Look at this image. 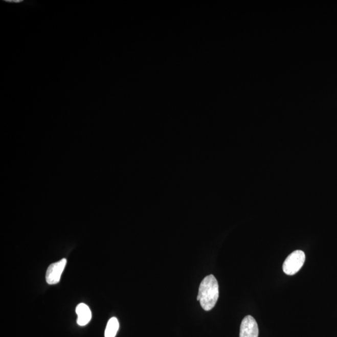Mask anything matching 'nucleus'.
<instances>
[{"instance_id": "obj_1", "label": "nucleus", "mask_w": 337, "mask_h": 337, "mask_svg": "<svg viewBox=\"0 0 337 337\" xmlns=\"http://www.w3.org/2000/svg\"><path fill=\"white\" fill-rule=\"evenodd\" d=\"M219 296V284L213 275L205 277L201 282L197 297L201 307L206 311L212 309L216 305Z\"/></svg>"}, {"instance_id": "obj_2", "label": "nucleus", "mask_w": 337, "mask_h": 337, "mask_svg": "<svg viewBox=\"0 0 337 337\" xmlns=\"http://www.w3.org/2000/svg\"><path fill=\"white\" fill-rule=\"evenodd\" d=\"M305 261V254L302 251L293 252L285 259L283 264V271L288 276H293L298 273L304 265Z\"/></svg>"}, {"instance_id": "obj_3", "label": "nucleus", "mask_w": 337, "mask_h": 337, "mask_svg": "<svg viewBox=\"0 0 337 337\" xmlns=\"http://www.w3.org/2000/svg\"><path fill=\"white\" fill-rule=\"evenodd\" d=\"M66 259H62L58 262L52 263L48 267L46 273V281L48 284H58L66 267Z\"/></svg>"}, {"instance_id": "obj_4", "label": "nucleus", "mask_w": 337, "mask_h": 337, "mask_svg": "<svg viewBox=\"0 0 337 337\" xmlns=\"http://www.w3.org/2000/svg\"><path fill=\"white\" fill-rule=\"evenodd\" d=\"M259 327L256 320L251 316L244 317L240 328V337H258Z\"/></svg>"}, {"instance_id": "obj_5", "label": "nucleus", "mask_w": 337, "mask_h": 337, "mask_svg": "<svg viewBox=\"0 0 337 337\" xmlns=\"http://www.w3.org/2000/svg\"><path fill=\"white\" fill-rule=\"evenodd\" d=\"M76 312L78 316L77 323L80 326L87 325L92 319V313L89 307L83 303L79 304L76 307Z\"/></svg>"}, {"instance_id": "obj_6", "label": "nucleus", "mask_w": 337, "mask_h": 337, "mask_svg": "<svg viewBox=\"0 0 337 337\" xmlns=\"http://www.w3.org/2000/svg\"><path fill=\"white\" fill-rule=\"evenodd\" d=\"M119 327H120V324H119L118 320L116 317H112L107 322L104 336L105 337H115Z\"/></svg>"}, {"instance_id": "obj_7", "label": "nucleus", "mask_w": 337, "mask_h": 337, "mask_svg": "<svg viewBox=\"0 0 337 337\" xmlns=\"http://www.w3.org/2000/svg\"><path fill=\"white\" fill-rule=\"evenodd\" d=\"M4 2L8 3V4H23L25 2L24 0H4Z\"/></svg>"}]
</instances>
